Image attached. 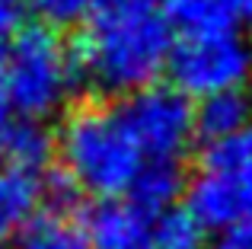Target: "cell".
Returning <instances> with one entry per match:
<instances>
[{"label":"cell","instance_id":"cell-12","mask_svg":"<svg viewBox=\"0 0 252 249\" xmlns=\"http://www.w3.org/2000/svg\"><path fill=\"white\" fill-rule=\"evenodd\" d=\"M195 124L204 141H220L252 124V96L249 90H230L198 102Z\"/></svg>","mask_w":252,"mask_h":249},{"label":"cell","instance_id":"cell-3","mask_svg":"<svg viewBox=\"0 0 252 249\" xmlns=\"http://www.w3.org/2000/svg\"><path fill=\"white\" fill-rule=\"evenodd\" d=\"M77 51L51 26L19 29L0 67V90L19 119L45 122L70 102L80 83Z\"/></svg>","mask_w":252,"mask_h":249},{"label":"cell","instance_id":"cell-1","mask_svg":"<svg viewBox=\"0 0 252 249\" xmlns=\"http://www.w3.org/2000/svg\"><path fill=\"white\" fill-rule=\"evenodd\" d=\"M172 48L176 26L163 0H99L80 23L74 51L93 90L131 96L169 70Z\"/></svg>","mask_w":252,"mask_h":249},{"label":"cell","instance_id":"cell-2","mask_svg":"<svg viewBox=\"0 0 252 249\" xmlns=\"http://www.w3.org/2000/svg\"><path fill=\"white\" fill-rule=\"evenodd\" d=\"M58 154L70 186L93 198H125L147 163L118 106L102 102H86L64 115Z\"/></svg>","mask_w":252,"mask_h":249},{"label":"cell","instance_id":"cell-14","mask_svg":"<svg viewBox=\"0 0 252 249\" xmlns=\"http://www.w3.org/2000/svg\"><path fill=\"white\" fill-rule=\"evenodd\" d=\"M204 230L208 227L189 208H169L154 218L150 249H204Z\"/></svg>","mask_w":252,"mask_h":249},{"label":"cell","instance_id":"cell-7","mask_svg":"<svg viewBox=\"0 0 252 249\" xmlns=\"http://www.w3.org/2000/svg\"><path fill=\"white\" fill-rule=\"evenodd\" d=\"M154 218L131 198H102L86 214L93 249H150Z\"/></svg>","mask_w":252,"mask_h":249},{"label":"cell","instance_id":"cell-5","mask_svg":"<svg viewBox=\"0 0 252 249\" xmlns=\"http://www.w3.org/2000/svg\"><path fill=\"white\" fill-rule=\"evenodd\" d=\"M172 87L189 99H208L252 80V42L243 32H195L182 35L169 58Z\"/></svg>","mask_w":252,"mask_h":249},{"label":"cell","instance_id":"cell-15","mask_svg":"<svg viewBox=\"0 0 252 249\" xmlns=\"http://www.w3.org/2000/svg\"><path fill=\"white\" fill-rule=\"evenodd\" d=\"M96 3L99 0H29V6L35 10V16L42 19L45 26H51V29L83 23Z\"/></svg>","mask_w":252,"mask_h":249},{"label":"cell","instance_id":"cell-9","mask_svg":"<svg viewBox=\"0 0 252 249\" xmlns=\"http://www.w3.org/2000/svg\"><path fill=\"white\" fill-rule=\"evenodd\" d=\"M182 35L195 32H243L252 26V0H163Z\"/></svg>","mask_w":252,"mask_h":249},{"label":"cell","instance_id":"cell-11","mask_svg":"<svg viewBox=\"0 0 252 249\" xmlns=\"http://www.w3.org/2000/svg\"><path fill=\"white\" fill-rule=\"evenodd\" d=\"M182 192H185L182 163L179 160H147L125 198H131L137 208H144L150 218H160L163 211H169L172 201Z\"/></svg>","mask_w":252,"mask_h":249},{"label":"cell","instance_id":"cell-10","mask_svg":"<svg viewBox=\"0 0 252 249\" xmlns=\"http://www.w3.org/2000/svg\"><path fill=\"white\" fill-rule=\"evenodd\" d=\"M13 249H93V243L86 220H77L67 205H55L23 227V233L13 240Z\"/></svg>","mask_w":252,"mask_h":249},{"label":"cell","instance_id":"cell-6","mask_svg":"<svg viewBox=\"0 0 252 249\" xmlns=\"http://www.w3.org/2000/svg\"><path fill=\"white\" fill-rule=\"evenodd\" d=\"M115 106L147 160H182L185 147L198 134L195 106L176 87L154 83Z\"/></svg>","mask_w":252,"mask_h":249},{"label":"cell","instance_id":"cell-16","mask_svg":"<svg viewBox=\"0 0 252 249\" xmlns=\"http://www.w3.org/2000/svg\"><path fill=\"white\" fill-rule=\"evenodd\" d=\"M19 10H23V3H3L0 0V67H3V58H6L13 35L19 32Z\"/></svg>","mask_w":252,"mask_h":249},{"label":"cell","instance_id":"cell-18","mask_svg":"<svg viewBox=\"0 0 252 249\" xmlns=\"http://www.w3.org/2000/svg\"><path fill=\"white\" fill-rule=\"evenodd\" d=\"M13 128H16V122H13V106L6 102L3 90H0V160H6V147H10Z\"/></svg>","mask_w":252,"mask_h":249},{"label":"cell","instance_id":"cell-19","mask_svg":"<svg viewBox=\"0 0 252 249\" xmlns=\"http://www.w3.org/2000/svg\"><path fill=\"white\" fill-rule=\"evenodd\" d=\"M3 3H23V0H3Z\"/></svg>","mask_w":252,"mask_h":249},{"label":"cell","instance_id":"cell-8","mask_svg":"<svg viewBox=\"0 0 252 249\" xmlns=\"http://www.w3.org/2000/svg\"><path fill=\"white\" fill-rule=\"evenodd\" d=\"M48 195L42 173L3 163L0 166V240H16L23 227L38 214V205Z\"/></svg>","mask_w":252,"mask_h":249},{"label":"cell","instance_id":"cell-13","mask_svg":"<svg viewBox=\"0 0 252 249\" xmlns=\"http://www.w3.org/2000/svg\"><path fill=\"white\" fill-rule=\"evenodd\" d=\"M55 147L58 144H55V137H51V131L45 128V122L23 119V122H16V128H13V134H10L6 163L32 169V173H42L45 163L51 160V150Z\"/></svg>","mask_w":252,"mask_h":249},{"label":"cell","instance_id":"cell-4","mask_svg":"<svg viewBox=\"0 0 252 249\" xmlns=\"http://www.w3.org/2000/svg\"><path fill=\"white\" fill-rule=\"evenodd\" d=\"M185 208L208 230L252 220V124L204 144L201 166L185 186Z\"/></svg>","mask_w":252,"mask_h":249},{"label":"cell","instance_id":"cell-17","mask_svg":"<svg viewBox=\"0 0 252 249\" xmlns=\"http://www.w3.org/2000/svg\"><path fill=\"white\" fill-rule=\"evenodd\" d=\"M208 249H252V220H243V224L220 230V237Z\"/></svg>","mask_w":252,"mask_h":249}]
</instances>
